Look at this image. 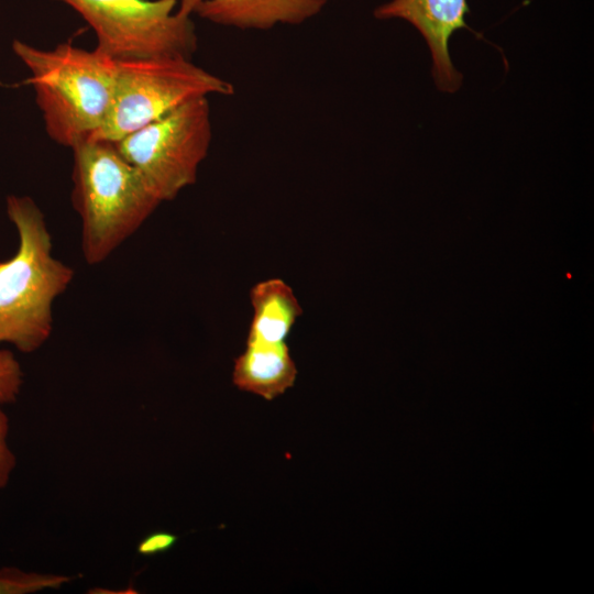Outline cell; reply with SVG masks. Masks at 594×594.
I'll use <instances>...</instances> for the list:
<instances>
[{"mask_svg": "<svg viewBox=\"0 0 594 594\" xmlns=\"http://www.w3.org/2000/svg\"><path fill=\"white\" fill-rule=\"evenodd\" d=\"M7 213L19 245L0 262V344L32 353L50 339L53 304L68 288L74 270L53 255L44 215L32 198L9 196Z\"/></svg>", "mask_w": 594, "mask_h": 594, "instance_id": "obj_1", "label": "cell"}, {"mask_svg": "<svg viewBox=\"0 0 594 594\" xmlns=\"http://www.w3.org/2000/svg\"><path fill=\"white\" fill-rule=\"evenodd\" d=\"M296 376L297 369L286 342L246 343L234 361L232 378L241 391L271 400L292 387Z\"/></svg>", "mask_w": 594, "mask_h": 594, "instance_id": "obj_9", "label": "cell"}, {"mask_svg": "<svg viewBox=\"0 0 594 594\" xmlns=\"http://www.w3.org/2000/svg\"><path fill=\"white\" fill-rule=\"evenodd\" d=\"M176 541L177 537L173 534L153 532L140 541L138 552L142 556H155L169 550Z\"/></svg>", "mask_w": 594, "mask_h": 594, "instance_id": "obj_14", "label": "cell"}, {"mask_svg": "<svg viewBox=\"0 0 594 594\" xmlns=\"http://www.w3.org/2000/svg\"><path fill=\"white\" fill-rule=\"evenodd\" d=\"M12 48L30 70L48 136L70 148L92 139L111 106L117 62L66 42L42 50L14 40Z\"/></svg>", "mask_w": 594, "mask_h": 594, "instance_id": "obj_3", "label": "cell"}, {"mask_svg": "<svg viewBox=\"0 0 594 594\" xmlns=\"http://www.w3.org/2000/svg\"><path fill=\"white\" fill-rule=\"evenodd\" d=\"M252 320L246 343L286 341L302 308L292 287L280 278L256 283L250 292Z\"/></svg>", "mask_w": 594, "mask_h": 594, "instance_id": "obj_10", "label": "cell"}, {"mask_svg": "<svg viewBox=\"0 0 594 594\" xmlns=\"http://www.w3.org/2000/svg\"><path fill=\"white\" fill-rule=\"evenodd\" d=\"M466 0H392L375 9L380 20L402 19L415 26L424 36L432 57V76L437 87L444 92H455L462 75L454 68L449 42L452 35L469 29Z\"/></svg>", "mask_w": 594, "mask_h": 594, "instance_id": "obj_7", "label": "cell"}, {"mask_svg": "<svg viewBox=\"0 0 594 594\" xmlns=\"http://www.w3.org/2000/svg\"><path fill=\"white\" fill-rule=\"evenodd\" d=\"M9 418L0 406V490L9 483L16 465V457L8 443Z\"/></svg>", "mask_w": 594, "mask_h": 594, "instance_id": "obj_13", "label": "cell"}, {"mask_svg": "<svg viewBox=\"0 0 594 594\" xmlns=\"http://www.w3.org/2000/svg\"><path fill=\"white\" fill-rule=\"evenodd\" d=\"M73 151L72 202L89 265L106 261L162 204L116 144L87 140Z\"/></svg>", "mask_w": 594, "mask_h": 594, "instance_id": "obj_2", "label": "cell"}, {"mask_svg": "<svg viewBox=\"0 0 594 594\" xmlns=\"http://www.w3.org/2000/svg\"><path fill=\"white\" fill-rule=\"evenodd\" d=\"M22 385L23 371L14 353L0 349V406L14 403Z\"/></svg>", "mask_w": 594, "mask_h": 594, "instance_id": "obj_12", "label": "cell"}, {"mask_svg": "<svg viewBox=\"0 0 594 594\" xmlns=\"http://www.w3.org/2000/svg\"><path fill=\"white\" fill-rule=\"evenodd\" d=\"M211 139L209 100L199 98L113 143L163 202L195 184Z\"/></svg>", "mask_w": 594, "mask_h": 594, "instance_id": "obj_6", "label": "cell"}, {"mask_svg": "<svg viewBox=\"0 0 594 594\" xmlns=\"http://www.w3.org/2000/svg\"><path fill=\"white\" fill-rule=\"evenodd\" d=\"M328 0H202L195 10L211 23L240 30L298 25L317 14Z\"/></svg>", "mask_w": 594, "mask_h": 594, "instance_id": "obj_8", "label": "cell"}, {"mask_svg": "<svg viewBox=\"0 0 594 594\" xmlns=\"http://www.w3.org/2000/svg\"><path fill=\"white\" fill-rule=\"evenodd\" d=\"M202 0H178L177 11L185 15H191Z\"/></svg>", "mask_w": 594, "mask_h": 594, "instance_id": "obj_15", "label": "cell"}, {"mask_svg": "<svg viewBox=\"0 0 594 594\" xmlns=\"http://www.w3.org/2000/svg\"><path fill=\"white\" fill-rule=\"evenodd\" d=\"M92 28L97 50L116 62L153 57L190 58L197 35L178 0H59Z\"/></svg>", "mask_w": 594, "mask_h": 594, "instance_id": "obj_5", "label": "cell"}, {"mask_svg": "<svg viewBox=\"0 0 594 594\" xmlns=\"http://www.w3.org/2000/svg\"><path fill=\"white\" fill-rule=\"evenodd\" d=\"M72 580L66 575L26 572L7 566L0 570V594H30L58 588Z\"/></svg>", "mask_w": 594, "mask_h": 594, "instance_id": "obj_11", "label": "cell"}, {"mask_svg": "<svg viewBox=\"0 0 594 594\" xmlns=\"http://www.w3.org/2000/svg\"><path fill=\"white\" fill-rule=\"evenodd\" d=\"M233 91L231 82L197 66L190 58L117 62L109 112L90 140L117 142L191 100L229 96Z\"/></svg>", "mask_w": 594, "mask_h": 594, "instance_id": "obj_4", "label": "cell"}]
</instances>
